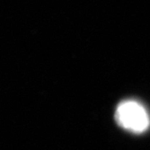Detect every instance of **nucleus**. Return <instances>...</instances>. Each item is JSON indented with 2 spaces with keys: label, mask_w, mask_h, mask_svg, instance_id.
Masks as SVG:
<instances>
[{
  "label": "nucleus",
  "mask_w": 150,
  "mask_h": 150,
  "mask_svg": "<svg viewBox=\"0 0 150 150\" xmlns=\"http://www.w3.org/2000/svg\"><path fill=\"white\" fill-rule=\"evenodd\" d=\"M115 119L122 128L134 134H141L150 127V116L145 106L137 100H127L117 105Z\"/></svg>",
  "instance_id": "nucleus-1"
}]
</instances>
